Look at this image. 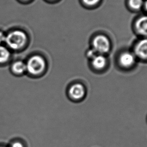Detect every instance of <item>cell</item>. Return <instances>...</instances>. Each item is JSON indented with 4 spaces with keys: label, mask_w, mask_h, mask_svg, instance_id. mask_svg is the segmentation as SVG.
Masks as SVG:
<instances>
[{
    "label": "cell",
    "mask_w": 147,
    "mask_h": 147,
    "mask_svg": "<svg viewBox=\"0 0 147 147\" xmlns=\"http://www.w3.org/2000/svg\"><path fill=\"white\" fill-rule=\"evenodd\" d=\"M129 5L134 10H139L143 5V0H129Z\"/></svg>",
    "instance_id": "obj_11"
},
{
    "label": "cell",
    "mask_w": 147,
    "mask_h": 147,
    "mask_svg": "<svg viewBox=\"0 0 147 147\" xmlns=\"http://www.w3.org/2000/svg\"><path fill=\"white\" fill-rule=\"evenodd\" d=\"M11 53L9 50L0 45V64L6 63L10 59Z\"/></svg>",
    "instance_id": "obj_10"
},
{
    "label": "cell",
    "mask_w": 147,
    "mask_h": 147,
    "mask_svg": "<svg viewBox=\"0 0 147 147\" xmlns=\"http://www.w3.org/2000/svg\"><path fill=\"white\" fill-rule=\"evenodd\" d=\"M96 54H97V53H96L95 51L92 48L88 50V51L87 52V53H86L87 57L90 60Z\"/></svg>",
    "instance_id": "obj_12"
},
{
    "label": "cell",
    "mask_w": 147,
    "mask_h": 147,
    "mask_svg": "<svg viewBox=\"0 0 147 147\" xmlns=\"http://www.w3.org/2000/svg\"><path fill=\"white\" fill-rule=\"evenodd\" d=\"M28 41L25 32L21 30L13 31L6 35L5 43L9 48L13 50H19L24 48Z\"/></svg>",
    "instance_id": "obj_1"
},
{
    "label": "cell",
    "mask_w": 147,
    "mask_h": 147,
    "mask_svg": "<svg viewBox=\"0 0 147 147\" xmlns=\"http://www.w3.org/2000/svg\"><path fill=\"white\" fill-rule=\"evenodd\" d=\"M11 69L14 74H22L26 71V63L21 60L16 61L12 64Z\"/></svg>",
    "instance_id": "obj_9"
},
{
    "label": "cell",
    "mask_w": 147,
    "mask_h": 147,
    "mask_svg": "<svg viewBox=\"0 0 147 147\" xmlns=\"http://www.w3.org/2000/svg\"><path fill=\"white\" fill-rule=\"evenodd\" d=\"M11 147H23V145L22 143H21L20 142H15L12 144Z\"/></svg>",
    "instance_id": "obj_15"
},
{
    "label": "cell",
    "mask_w": 147,
    "mask_h": 147,
    "mask_svg": "<svg viewBox=\"0 0 147 147\" xmlns=\"http://www.w3.org/2000/svg\"><path fill=\"white\" fill-rule=\"evenodd\" d=\"M26 71L32 76L40 75L46 69V61L43 57L38 55L31 56L26 63Z\"/></svg>",
    "instance_id": "obj_2"
},
{
    "label": "cell",
    "mask_w": 147,
    "mask_h": 147,
    "mask_svg": "<svg viewBox=\"0 0 147 147\" xmlns=\"http://www.w3.org/2000/svg\"><path fill=\"white\" fill-rule=\"evenodd\" d=\"M91 63L94 69L101 70L107 66L108 58L105 55L97 54L91 59Z\"/></svg>",
    "instance_id": "obj_7"
},
{
    "label": "cell",
    "mask_w": 147,
    "mask_h": 147,
    "mask_svg": "<svg viewBox=\"0 0 147 147\" xmlns=\"http://www.w3.org/2000/svg\"><path fill=\"white\" fill-rule=\"evenodd\" d=\"M92 46L96 53L105 55L111 49V41L105 35L98 34L93 38Z\"/></svg>",
    "instance_id": "obj_3"
},
{
    "label": "cell",
    "mask_w": 147,
    "mask_h": 147,
    "mask_svg": "<svg viewBox=\"0 0 147 147\" xmlns=\"http://www.w3.org/2000/svg\"><path fill=\"white\" fill-rule=\"evenodd\" d=\"M135 29L142 38H147V15L142 16L137 19L135 23Z\"/></svg>",
    "instance_id": "obj_8"
},
{
    "label": "cell",
    "mask_w": 147,
    "mask_h": 147,
    "mask_svg": "<svg viewBox=\"0 0 147 147\" xmlns=\"http://www.w3.org/2000/svg\"><path fill=\"white\" fill-rule=\"evenodd\" d=\"M84 2L89 6H93L98 4L100 0H83Z\"/></svg>",
    "instance_id": "obj_13"
},
{
    "label": "cell",
    "mask_w": 147,
    "mask_h": 147,
    "mask_svg": "<svg viewBox=\"0 0 147 147\" xmlns=\"http://www.w3.org/2000/svg\"><path fill=\"white\" fill-rule=\"evenodd\" d=\"M86 92L85 86L80 83L74 84L69 90V94L70 97L76 100L83 98L85 96Z\"/></svg>",
    "instance_id": "obj_6"
},
{
    "label": "cell",
    "mask_w": 147,
    "mask_h": 147,
    "mask_svg": "<svg viewBox=\"0 0 147 147\" xmlns=\"http://www.w3.org/2000/svg\"><path fill=\"white\" fill-rule=\"evenodd\" d=\"M145 7L146 10L147 11V1L146 2H145Z\"/></svg>",
    "instance_id": "obj_16"
},
{
    "label": "cell",
    "mask_w": 147,
    "mask_h": 147,
    "mask_svg": "<svg viewBox=\"0 0 147 147\" xmlns=\"http://www.w3.org/2000/svg\"></svg>",
    "instance_id": "obj_17"
},
{
    "label": "cell",
    "mask_w": 147,
    "mask_h": 147,
    "mask_svg": "<svg viewBox=\"0 0 147 147\" xmlns=\"http://www.w3.org/2000/svg\"><path fill=\"white\" fill-rule=\"evenodd\" d=\"M6 35H5L3 32L2 31H0V45L5 42V40H6Z\"/></svg>",
    "instance_id": "obj_14"
},
{
    "label": "cell",
    "mask_w": 147,
    "mask_h": 147,
    "mask_svg": "<svg viewBox=\"0 0 147 147\" xmlns=\"http://www.w3.org/2000/svg\"><path fill=\"white\" fill-rule=\"evenodd\" d=\"M137 58L147 61V38H142L134 46L133 50Z\"/></svg>",
    "instance_id": "obj_5"
},
{
    "label": "cell",
    "mask_w": 147,
    "mask_h": 147,
    "mask_svg": "<svg viewBox=\"0 0 147 147\" xmlns=\"http://www.w3.org/2000/svg\"><path fill=\"white\" fill-rule=\"evenodd\" d=\"M137 59L133 52L125 51L119 54L118 57V62L121 67L129 69L133 67L135 64Z\"/></svg>",
    "instance_id": "obj_4"
}]
</instances>
